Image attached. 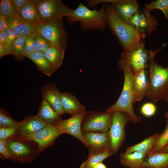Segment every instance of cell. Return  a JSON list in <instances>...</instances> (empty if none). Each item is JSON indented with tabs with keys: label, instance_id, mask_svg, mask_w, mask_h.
I'll return each mask as SVG.
<instances>
[{
	"label": "cell",
	"instance_id": "1",
	"mask_svg": "<svg viewBox=\"0 0 168 168\" xmlns=\"http://www.w3.org/2000/svg\"><path fill=\"white\" fill-rule=\"evenodd\" d=\"M166 45L163 44L157 51L149 52V78L146 96L154 103L163 99L168 93V67L158 65L154 59L157 52Z\"/></svg>",
	"mask_w": 168,
	"mask_h": 168
},
{
	"label": "cell",
	"instance_id": "2",
	"mask_svg": "<svg viewBox=\"0 0 168 168\" xmlns=\"http://www.w3.org/2000/svg\"><path fill=\"white\" fill-rule=\"evenodd\" d=\"M108 26L118 39L124 51H128L141 40V35L132 26L122 21L110 3H103Z\"/></svg>",
	"mask_w": 168,
	"mask_h": 168
},
{
	"label": "cell",
	"instance_id": "3",
	"mask_svg": "<svg viewBox=\"0 0 168 168\" xmlns=\"http://www.w3.org/2000/svg\"><path fill=\"white\" fill-rule=\"evenodd\" d=\"M66 20L70 24L79 22V27L84 31L103 30L108 26L103 3L99 10H91L79 1L77 7Z\"/></svg>",
	"mask_w": 168,
	"mask_h": 168
},
{
	"label": "cell",
	"instance_id": "4",
	"mask_svg": "<svg viewBox=\"0 0 168 168\" xmlns=\"http://www.w3.org/2000/svg\"><path fill=\"white\" fill-rule=\"evenodd\" d=\"M119 68L124 73V82L120 95L116 102L106 110L111 112L118 111L129 115L133 124H135L141 120L139 116L135 114L133 108V98L132 87L133 75L126 60L123 57L119 61Z\"/></svg>",
	"mask_w": 168,
	"mask_h": 168
},
{
	"label": "cell",
	"instance_id": "5",
	"mask_svg": "<svg viewBox=\"0 0 168 168\" xmlns=\"http://www.w3.org/2000/svg\"><path fill=\"white\" fill-rule=\"evenodd\" d=\"M5 144L10 153V160L14 162H32L40 153L37 144L32 141L12 137L6 140Z\"/></svg>",
	"mask_w": 168,
	"mask_h": 168
},
{
	"label": "cell",
	"instance_id": "6",
	"mask_svg": "<svg viewBox=\"0 0 168 168\" xmlns=\"http://www.w3.org/2000/svg\"><path fill=\"white\" fill-rule=\"evenodd\" d=\"M36 7L40 23L51 22L60 18L70 16L73 9L61 0H31Z\"/></svg>",
	"mask_w": 168,
	"mask_h": 168
},
{
	"label": "cell",
	"instance_id": "7",
	"mask_svg": "<svg viewBox=\"0 0 168 168\" xmlns=\"http://www.w3.org/2000/svg\"><path fill=\"white\" fill-rule=\"evenodd\" d=\"M60 18L51 22L40 23L37 31L42 35L52 46L65 52L68 42V34L63 21Z\"/></svg>",
	"mask_w": 168,
	"mask_h": 168
},
{
	"label": "cell",
	"instance_id": "8",
	"mask_svg": "<svg viewBox=\"0 0 168 168\" xmlns=\"http://www.w3.org/2000/svg\"><path fill=\"white\" fill-rule=\"evenodd\" d=\"M129 122H131V120L127 114L118 111L113 112L108 133L110 139L109 149L113 154L116 153L123 144L125 138V127Z\"/></svg>",
	"mask_w": 168,
	"mask_h": 168
},
{
	"label": "cell",
	"instance_id": "9",
	"mask_svg": "<svg viewBox=\"0 0 168 168\" xmlns=\"http://www.w3.org/2000/svg\"><path fill=\"white\" fill-rule=\"evenodd\" d=\"M113 112L90 111L85 112L81 123L82 133H103L109 131Z\"/></svg>",
	"mask_w": 168,
	"mask_h": 168
},
{
	"label": "cell",
	"instance_id": "10",
	"mask_svg": "<svg viewBox=\"0 0 168 168\" xmlns=\"http://www.w3.org/2000/svg\"><path fill=\"white\" fill-rule=\"evenodd\" d=\"M121 55L127 61L133 75L148 66V55L141 40L128 51H123Z\"/></svg>",
	"mask_w": 168,
	"mask_h": 168
},
{
	"label": "cell",
	"instance_id": "11",
	"mask_svg": "<svg viewBox=\"0 0 168 168\" xmlns=\"http://www.w3.org/2000/svg\"><path fill=\"white\" fill-rule=\"evenodd\" d=\"M61 134L56 124H47L38 131L21 138L35 142L40 153L53 145L56 138Z\"/></svg>",
	"mask_w": 168,
	"mask_h": 168
},
{
	"label": "cell",
	"instance_id": "12",
	"mask_svg": "<svg viewBox=\"0 0 168 168\" xmlns=\"http://www.w3.org/2000/svg\"><path fill=\"white\" fill-rule=\"evenodd\" d=\"M86 111L78 113L70 118L66 119H60L56 124L61 133L69 134L80 140L83 144L84 141L81 130L82 120Z\"/></svg>",
	"mask_w": 168,
	"mask_h": 168
},
{
	"label": "cell",
	"instance_id": "13",
	"mask_svg": "<svg viewBox=\"0 0 168 168\" xmlns=\"http://www.w3.org/2000/svg\"><path fill=\"white\" fill-rule=\"evenodd\" d=\"M84 145L88 148L89 152L103 151L109 148L110 139L107 132L83 133Z\"/></svg>",
	"mask_w": 168,
	"mask_h": 168
},
{
	"label": "cell",
	"instance_id": "14",
	"mask_svg": "<svg viewBox=\"0 0 168 168\" xmlns=\"http://www.w3.org/2000/svg\"><path fill=\"white\" fill-rule=\"evenodd\" d=\"M110 3L118 17L129 24L133 15L138 11L139 5L135 0H110Z\"/></svg>",
	"mask_w": 168,
	"mask_h": 168
},
{
	"label": "cell",
	"instance_id": "15",
	"mask_svg": "<svg viewBox=\"0 0 168 168\" xmlns=\"http://www.w3.org/2000/svg\"><path fill=\"white\" fill-rule=\"evenodd\" d=\"M129 25L133 26L141 35L145 32L150 34L156 29L157 23L150 11L145 8L144 13L138 11L133 15Z\"/></svg>",
	"mask_w": 168,
	"mask_h": 168
},
{
	"label": "cell",
	"instance_id": "16",
	"mask_svg": "<svg viewBox=\"0 0 168 168\" xmlns=\"http://www.w3.org/2000/svg\"><path fill=\"white\" fill-rule=\"evenodd\" d=\"M61 94L54 83L44 85L41 89V95L55 111L61 116L64 113L61 103Z\"/></svg>",
	"mask_w": 168,
	"mask_h": 168
},
{
	"label": "cell",
	"instance_id": "17",
	"mask_svg": "<svg viewBox=\"0 0 168 168\" xmlns=\"http://www.w3.org/2000/svg\"><path fill=\"white\" fill-rule=\"evenodd\" d=\"M148 71L143 69L133 75L132 87L133 103L141 101L146 96L149 78Z\"/></svg>",
	"mask_w": 168,
	"mask_h": 168
},
{
	"label": "cell",
	"instance_id": "18",
	"mask_svg": "<svg viewBox=\"0 0 168 168\" xmlns=\"http://www.w3.org/2000/svg\"><path fill=\"white\" fill-rule=\"evenodd\" d=\"M21 122L20 126L14 137L23 138L38 131L47 125L37 114L35 116H26Z\"/></svg>",
	"mask_w": 168,
	"mask_h": 168
},
{
	"label": "cell",
	"instance_id": "19",
	"mask_svg": "<svg viewBox=\"0 0 168 168\" xmlns=\"http://www.w3.org/2000/svg\"><path fill=\"white\" fill-rule=\"evenodd\" d=\"M6 21L10 28L21 35H28L37 31L38 25H32L27 23L15 15L5 18Z\"/></svg>",
	"mask_w": 168,
	"mask_h": 168
},
{
	"label": "cell",
	"instance_id": "20",
	"mask_svg": "<svg viewBox=\"0 0 168 168\" xmlns=\"http://www.w3.org/2000/svg\"><path fill=\"white\" fill-rule=\"evenodd\" d=\"M62 106L65 113L72 116L86 111L85 107L83 106L77 98L72 93L66 92L61 94Z\"/></svg>",
	"mask_w": 168,
	"mask_h": 168
},
{
	"label": "cell",
	"instance_id": "21",
	"mask_svg": "<svg viewBox=\"0 0 168 168\" xmlns=\"http://www.w3.org/2000/svg\"><path fill=\"white\" fill-rule=\"evenodd\" d=\"M147 156L146 154L138 152H124L120 154V162L123 166L128 168H142Z\"/></svg>",
	"mask_w": 168,
	"mask_h": 168
},
{
	"label": "cell",
	"instance_id": "22",
	"mask_svg": "<svg viewBox=\"0 0 168 168\" xmlns=\"http://www.w3.org/2000/svg\"><path fill=\"white\" fill-rule=\"evenodd\" d=\"M17 16L23 21L31 24L38 25L40 23L37 9L31 0H27Z\"/></svg>",
	"mask_w": 168,
	"mask_h": 168
},
{
	"label": "cell",
	"instance_id": "23",
	"mask_svg": "<svg viewBox=\"0 0 168 168\" xmlns=\"http://www.w3.org/2000/svg\"><path fill=\"white\" fill-rule=\"evenodd\" d=\"M36 65L39 70L50 77L55 72L51 65L45 57L43 53L35 51L26 56Z\"/></svg>",
	"mask_w": 168,
	"mask_h": 168
},
{
	"label": "cell",
	"instance_id": "24",
	"mask_svg": "<svg viewBox=\"0 0 168 168\" xmlns=\"http://www.w3.org/2000/svg\"><path fill=\"white\" fill-rule=\"evenodd\" d=\"M147 156L142 168H168V152H155Z\"/></svg>",
	"mask_w": 168,
	"mask_h": 168
},
{
	"label": "cell",
	"instance_id": "25",
	"mask_svg": "<svg viewBox=\"0 0 168 168\" xmlns=\"http://www.w3.org/2000/svg\"><path fill=\"white\" fill-rule=\"evenodd\" d=\"M160 134H154L141 142L127 148L125 152H136L147 155L150 153L157 141Z\"/></svg>",
	"mask_w": 168,
	"mask_h": 168
},
{
	"label": "cell",
	"instance_id": "26",
	"mask_svg": "<svg viewBox=\"0 0 168 168\" xmlns=\"http://www.w3.org/2000/svg\"><path fill=\"white\" fill-rule=\"evenodd\" d=\"M37 114L47 124H56L61 119L58 114L43 99Z\"/></svg>",
	"mask_w": 168,
	"mask_h": 168
},
{
	"label": "cell",
	"instance_id": "27",
	"mask_svg": "<svg viewBox=\"0 0 168 168\" xmlns=\"http://www.w3.org/2000/svg\"><path fill=\"white\" fill-rule=\"evenodd\" d=\"M43 54L55 71L61 66L64 56V52L51 45Z\"/></svg>",
	"mask_w": 168,
	"mask_h": 168
},
{
	"label": "cell",
	"instance_id": "28",
	"mask_svg": "<svg viewBox=\"0 0 168 168\" xmlns=\"http://www.w3.org/2000/svg\"><path fill=\"white\" fill-rule=\"evenodd\" d=\"M113 154L109 148L102 151L89 152L88 158L81 164L79 168H93L95 165Z\"/></svg>",
	"mask_w": 168,
	"mask_h": 168
},
{
	"label": "cell",
	"instance_id": "29",
	"mask_svg": "<svg viewBox=\"0 0 168 168\" xmlns=\"http://www.w3.org/2000/svg\"><path fill=\"white\" fill-rule=\"evenodd\" d=\"M27 36L20 35L16 39L10 44L9 46V48L12 54L19 61L23 60L25 58L23 56V54Z\"/></svg>",
	"mask_w": 168,
	"mask_h": 168
},
{
	"label": "cell",
	"instance_id": "30",
	"mask_svg": "<svg viewBox=\"0 0 168 168\" xmlns=\"http://www.w3.org/2000/svg\"><path fill=\"white\" fill-rule=\"evenodd\" d=\"M21 122L14 120L2 108L0 110V128H19Z\"/></svg>",
	"mask_w": 168,
	"mask_h": 168
},
{
	"label": "cell",
	"instance_id": "31",
	"mask_svg": "<svg viewBox=\"0 0 168 168\" xmlns=\"http://www.w3.org/2000/svg\"><path fill=\"white\" fill-rule=\"evenodd\" d=\"M166 126L163 133L160 136L153 149L147 155L160 152L166 145L168 144V117H166Z\"/></svg>",
	"mask_w": 168,
	"mask_h": 168
},
{
	"label": "cell",
	"instance_id": "32",
	"mask_svg": "<svg viewBox=\"0 0 168 168\" xmlns=\"http://www.w3.org/2000/svg\"><path fill=\"white\" fill-rule=\"evenodd\" d=\"M145 9L151 11L155 9L161 10L165 17L168 19V0H157L145 5ZM168 34V28L167 30Z\"/></svg>",
	"mask_w": 168,
	"mask_h": 168
},
{
	"label": "cell",
	"instance_id": "33",
	"mask_svg": "<svg viewBox=\"0 0 168 168\" xmlns=\"http://www.w3.org/2000/svg\"><path fill=\"white\" fill-rule=\"evenodd\" d=\"M33 35L36 51L43 53L51 45L45 38L37 31Z\"/></svg>",
	"mask_w": 168,
	"mask_h": 168
},
{
	"label": "cell",
	"instance_id": "34",
	"mask_svg": "<svg viewBox=\"0 0 168 168\" xmlns=\"http://www.w3.org/2000/svg\"><path fill=\"white\" fill-rule=\"evenodd\" d=\"M11 4L10 0L0 1V16L5 18L15 16Z\"/></svg>",
	"mask_w": 168,
	"mask_h": 168
},
{
	"label": "cell",
	"instance_id": "35",
	"mask_svg": "<svg viewBox=\"0 0 168 168\" xmlns=\"http://www.w3.org/2000/svg\"><path fill=\"white\" fill-rule=\"evenodd\" d=\"M33 34L27 35L26 38L23 54L24 57H26L27 55L36 51Z\"/></svg>",
	"mask_w": 168,
	"mask_h": 168
},
{
	"label": "cell",
	"instance_id": "36",
	"mask_svg": "<svg viewBox=\"0 0 168 168\" xmlns=\"http://www.w3.org/2000/svg\"><path fill=\"white\" fill-rule=\"evenodd\" d=\"M157 111V108L155 104L152 102L144 103L140 109L141 113L144 116L151 117L154 116Z\"/></svg>",
	"mask_w": 168,
	"mask_h": 168
},
{
	"label": "cell",
	"instance_id": "37",
	"mask_svg": "<svg viewBox=\"0 0 168 168\" xmlns=\"http://www.w3.org/2000/svg\"><path fill=\"white\" fill-rule=\"evenodd\" d=\"M17 129L18 128H0V140L6 141L14 137Z\"/></svg>",
	"mask_w": 168,
	"mask_h": 168
},
{
	"label": "cell",
	"instance_id": "38",
	"mask_svg": "<svg viewBox=\"0 0 168 168\" xmlns=\"http://www.w3.org/2000/svg\"><path fill=\"white\" fill-rule=\"evenodd\" d=\"M27 0H10L13 11L18 16L21 9Z\"/></svg>",
	"mask_w": 168,
	"mask_h": 168
},
{
	"label": "cell",
	"instance_id": "39",
	"mask_svg": "<svg viewBox=\"0 0 168 168\" xmlns=\"http://www.w3.org/2000/svg\"><path fill=\"white\" fill-rule=\"evenodd\" d=\"M4 32L6 38L10 44L20 35L17 32L9 27Z\"/></svg>",
	"mask_w": 168,
	"mask_h": 168
},
{
	"label": "cell",
	"instance_id": "40",
	"mask_svg": "<svg viewBox=\"0 0 168 168\" xmlns=\"http://www.w3.org/2000/svg\"><path fill=\"white\" fill-rule=\"evenodd\" d=\"M0 153L4 159H10V153L5 144V141L0 140Z\"/></svg>",
	"mask_w": 168,
	"mask_h": 168
},
{
	"label": "cell",
	"instance_id": "41",
	"mask_svg": "<svg viewBox=\"0 0 168 168\" xmlns=\"http://www.w3.org/2000/svg\"><path fill=\"white\" fill-rule=\"evenodd\" d=\"M10 54H12L9 48L0 43V58Z\"/></svg>",
	"mask_w": 168,
	"mask_h": 168
},
{
	"label": "cell",
	"instance_id": "42",
	"mask_svg": "<svg viewBox=\"0 0 168 168\" xmlns=\"http://www.w3.org/2000/svg\"><path fill=\"white\" fill-rule=\"evenodd\" d=\"M0 43L9 47L10 43L6 37L4 31H0Z\"/></svg>",
	"mask_w": 168,
	"mask_h": 168
},
{
	"label": "cell",
	"instance_id": "43",
	"mask_svg": "<svg viewBox=\"0 0 168 168\" xmlns=\"http://www.w3.org/2000/svg\"><path fill=\"white\" fill-rule=\"evenodd\" d=\"M9 28V26L6 21L5 18L0 16V31H4Z\"/></svg>",
	"mask_w": 168,
	"mask_h": 168
},
{
	"label": "cell",
	"instance_id": "44",
	"mask_svg": "<svg viewBox=\"0 0 168 168\" xmlns=\"http://www.w3.org/2000/svg\"><path fill=\"white\" fill-rule=\"evenodd\" d=\"M93 168H107V166L102 162L95 165Z\"/></svg>",
	"mask_w": 168,
	"mask_h": 168
},
{
	"label": "cell",
	"instance_id": "45",
	"mask_svg": "<svg viewBox=\"0 0 168 168\" xmlns=\"http://www.w3.org/2000/svg\"><path fill=\"white\" fill-rule=\"evenodd\" d=\"M163 100H164L166 102H168V93ZM164 116L166 117H168V110L165 113Z\"/></svg>",
	"mask_w": 168,
	"mask_h": 168
},
{
	"label": "cell",
	"instance_id": "46",
	"mask_svg": "<svg viewBox=\"0 0 168 168\" xmlns=\"http://www.w3.org/2000/svg\"><path fill=\"white\" fill-rule=\"evenodd\" d=\"M160 152H168V144L165 146Z\"/></svg>",
	"mask_w": 168,
	"mask_h": 168
}]
</instances>
